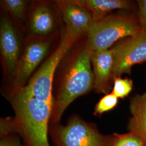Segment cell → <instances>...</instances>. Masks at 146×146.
<instances>
[{
  "label": "cell",
  "instance_id": "cell-1",
  "mask_svg": "<svg viewBox=\"0 0 146 146\" xmlns=\"http://www.w3.org/2000/svg\"><path fill=\"white\" fill-rule=\"evenodd\" d=\"M15 113L11 131L18 132L28 146H49L48 133L54 104L37 99L23 87L15 90L11 98Z\"/></svg>",
  "mask_w": 146,
  "mask_h": 146
},
{
  "label": "cell",
  "instance_id": "cell-2",
  "mask_svg": "<svg viewBox=\"0 0 146 146\" xmlns=\"http://www.w3.org/2000/svg\"><path fill=\"white\" fill-rule=\"evenodd\" d=\"M92 52L85 45L68 68L54 104L50 119L52 125L58 124L64 110L74 100L94 88Z\"/></svg>",
  "mask_w": 146,
  "mask_h": 146
},
{
  "label": "cell",
  "instance_id": "cell-3",
  "mask_svg": "<svg viewBox=\"0 0 146 146\" xmlns=\"http://www.w3.org/2000/svg\"><path fill=\"white\" fill-rule=\"evenodd\" d=\"M141 31L139 24L129 17L107 16L94 21L87 33L85 45L92 52L106 50L121 38L134 36Z\"/></svg>",
  "mask_w": 146,
  "mask_h": 146
},
{
  "label": "cell",
  "instance_id": "cell-4",
  "mask_svg": "<svg viewBox=\"0 0 146 146\" xmlns=\"http://www.w3.org/2000/svg\"><path fill=\"white\" fill-rule=\"evenodd\" d=\"M76 41L66 31L63 32L61 41L55 51L30 78L28 84L23 87L29 94L37 99L54 104L52 84L54 73L61 60Z\"/></svg>",
  "mask_w": 146,
  "mask_h": 146
},
{
  "label": "cell",
  "instance_id": "cell-5",
  "mask_svg": "<svg viewBox=\"0 0 146 146\" xmlns=\"http://www.w3.org/2000/svg\"><path fill=\"white\" fill-rule=\"evenodd\" d=\"M51 133L57 146H110L112 140L78 116L72 117L66 125H55Z\"/></svg>",
  "mask_w": 146,
  "mask_h": 146
},
{
  "label": "cell",
  "instance_id": "cell-6",
  "mask_svg": "<svg viewBox=\"0 0 146 146\" xmlns=\"http://www.w3.org/2000/svg\"><path fill=\"white\" fill-rule=\"evenodd\" d=\"M113 49L114 52L113 78L129 74L134 65L146 61V31L129 37L117 43Z\"/></svg>",
  "mask_w": 146,
  "mask_h": 146
},
{
  "label": "cell",
  "instance_id": "cell-7",
  "mask_svg": "<svg viewBox=\"0 0 146 146\" xmlns=\"http://www.w3.org/2000/svg\"><path fill=\"white\" fill-rule=\"evenodd\" d=\"M62 13L66 31L74 38L77 40L89 29L94 22L92 13L76 2V1H56Z\"/></svg>",
  "mask_w": 146,
  "mask_h": 146
},
{
  "label": "cell",
  "instance_id": "cell-8",
  "mask_svg": "<svg viewBox=\"0 0 146 146\" xmlns=\"http://www.w3.org/2000/svg\"><path fill=\"white\" fill-rule=\"evenodd\" d=\"M0 48L6 73L14 77L21 57V43L15 27L5 17L1 20Z\"/></svg>",
  "mask_w": 146,
  "mask_h": 146
},
{
  "label": "cell",
  "instance_id": "cell-9",
  "mask_svg": "<svg viewBox=\"0 0 146 146\" xmlns=\"http://www.w3.org/2000/svg\"><path fill=\"white\" fill-rule=\"evenodd\" d=\"M50 43L46 40H37L28 44L21 55L15 75V90L25 87L37 67L46 55Z\"/></svg>",
  "mask_w": 146,
  "mask_h": 146
},
{
  "label": "cell",
  "instance_id": "cell-10",
  "mask_svg": "<svg viewBox=\"0 0 146 146\" xmlns=\"http://www.w3.org/2000/svg\"><path fill=\"white\" fill-rule=\"evenodd\" d=\"M91 62L93 66L94 88L96 92L106 94L110 91L113 78L114 52L112 49L92 52Z\"/></svg>",
  "mask_w": 146,
  "mask_h": 146
},
{
  "label": "cell",
  "instance_id": "cell-11",
  "mask_svg": "<svg viewBox=\"0 0 146 146\" xmlns=\"http://www.w3.org/2000/svg\"><path fill=\"white\" fill-rule=\"evenodd\" d=\"M130 110L132 116L128 123V129L139 137L146 146V92L131 99Z\"/></svg>",
  "mask_w": 146,
  "mask_h": 146
},
{
  "label": "cell",
  "instance_id": "cell-12",
  "mask_svg": "<svg viewBox=\"0 0 146 146\" xmlns=\"http://www.w3.org/2000/svg\"><path fill=\"white\" fill-rule=\"evenodd\" d=\"M76 2L88 9L94 21H98L115 9H128L131 2L125 0H77Z\"/></svg>",
  "mask_w": 146,
  "mask_h": 146
},
{
  "label": "cell",
  "instance_id": "cell-13",
  "mask_svg": "<svg viewBox=\"0 0 146 146\" xmlns=\"http://www.w3.org/2000/svg\"><path fill=\"white\" fill-rule=\"evenodd\" d=\"M54 25V18L48 6L40 5L35 8L31 21L33 34L37 35H47L53 30Z\"/></svg>",
  "mask_w": 146,
  "mask_h": 146
},
{
  "label": "cell",
  "instance_id": "cell-14",
  "mask_svg": "<svg viewBox=\"0 0 146 146\" xmlns=\"http://www.w3.org/2000/svg\"><path fill=\"white\" fill-rule=\"evenodd\" d=\"M5 9L16 20L21 21L25 16L28 1L24 0H5L1 1Z\"/></svg>",
  "mask_w": 146,
  "mask_h": 146
},
{
  "label": "cell",
  "instance_id": "cell-15",
  "mask_svg": "<svg viewBox=\"0 0 146 146\" xmlns=\"http://www.w3.org/2000/svg\"><path fill=\"white\" fill-rule=\"evenodd\" d=\"M113 80L114 84L111 93L117 98H125L133 89V82L131 79L122 78L120 76H117L113 78Z\"/></svg>",
  "mask_w": 146,
  "mask_h": 146
},
{
  "label": "cell",
  "instance_id": "cell-16",
  "mask_svg": "<svg viewBox=\"0 0 146 146\" xmlns=\"http://www.w3.org/2000/svg\"><path fill=\"white\" fill-rule=\"evenodd\" d=\"M110 146H146L141 139L132 133L124 134H114Z\"/></svg>",
  "mask_w": 146,
  "mask_h": 146
},
{
  "label": "cell",
  "instance_id": "cell-17",
  "mask_svg": "<svg viewBox=\"0 0 146 146\" xmlns=\"http://www.w3.org/2000/svg\"><path fill=\"white\" fill-rule=\"evenodd\" d=\"M118 99L115 95L112 94H106L99 101L95 107L94 115H100L105 112L108 111L114 108L118 103Z\"/></svg>",
  "mask_w": 146,
  "mask_h": 146
},
{
  "label": "cell",
  "instance_id": "cell-18",
  "mask_svg": "<svg viewBox=\"0 0 146 146\" xmlns=\"http://www.w3.org/2000/svg\"><path fill=\"white\" fill-rule=\"evenodd\" d=\"M139 5V22L142 31L146 32V0L137 1Z\"/></svg>",
  "mask_w": 146,
  "mask_h": 146
},
{
  "label": "cell",
  "instance_id": "cell-19",
  "mask_svg": "<svg viewBox=\"0 0 146 146\" xmlns=\"http://www.w3.org/2000/svg\"><path fill=\"white\" fill-rule=\"evenodd\" d=\"M0 146H23L15 137L1 136Z\"/></svg>",
  "mask_w": 146,
  "mask_h": 146
},
{
  "label": "cell",
  "instance_id": "cell-20",
  "mask_svg": "<svg viewBox=\"0 0 146 146\" xmlns=\"http://www.w3.org/2000/svg\"></svg>",
  "mask_w": 146,
  "mask_h": 146
}]
</instances>
